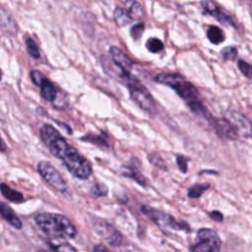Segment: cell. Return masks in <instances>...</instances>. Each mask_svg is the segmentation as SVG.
Listing matches in <instances>:
<instances>
[{"instance_id":"6da1fadb","label":"cell","mask_w":252,"mask_h":252,"mask_svg":"<svg viewBox=\"0 0 252 252\" xmlns=\"http://www.w3.org/2000/svg\"><path fill=\"white\" fill-rule=\"evenodd\" d=\"M39 135L49 152L62 160L72 175L79 179H88L91 176L92 163L77 149L70 146L55 127L43 124Z\"/></svg>"},{"instance_id":"7a4b0ae2","label":"cell","mask_w":252,"mask_h":252,"mask_svg":"<svg viewBox=\"0 0 252 252\" xmlns=\"http://www.w3.org/2000/svg\"><path fill=\"white\" fill-rule=\"evenodd\" d=\"M34 221L52 238H73L77 234V229L71 220L60 214L40 213L35 216Z\"/></svg>"},{"instance_id":"3957f363","label":"cell","mask_w":252,"mask_h":252,"mask_svg":"<svg viewBox=\"0 0 252 252\" xmlns=\"http://www.w3.org/2000/svg\"><path fill=\"white\" fill-rule=\"evenodd\" d=\"M32 82L40 89L41 96L51 102L54 107L58 109H64L68 106V96L62 90L57 89L53 83H51L41 72L32 70L30 74Z\"/></svg>"},{"instance_id":"277c9868","label":"cell","mask_w":252,"mask_h":252,"mask_svg":"<svg viewBox=\"0 0 252 252\" xmlns=\"http://www.w3.org/2000/svg\"><path fill=\"white\" fill-rule=\"evenodd\" d=\"M154 80L158 84H162L173 89L179 96L187 101V103L199 100L198 92L195 87L178 74L159 73Z\"/></svg>"},{"instance_id":"5b68a950","label":"cell","mask_w":252,"mask_h":252,"mask_svg":"<svg viewBox=\"0 0 252 252\" xmlns=\"http://www.w3.org/2000/svg\"><path fill=\"white\" fill-rule=\"evenodd\" d=\"M126 86L129 90L130 97L138 104L140 108L147 111L150 114H155L157 112L156 101L151 95L150 92L137 80L134 76H132L127 82Z\"/></svg>"},{"instance_id":"8992f818","label":"cell","mask_w":252,"mask_h":252,"mask_svg":"<svg viewBox=\"0 0 252 252\" xmlns=\"http://www.w3.org/2000/svg\"><path fill=\"white\" fill-rule=\"evenodd\" d=\"M141 212L160 227L170 228L174 230H190L188 223L184 221H178L172 216L163 213L159 210H157L155 208H152L148 205H143L141 207Z\"/></svg>"},{"instance_id":"52a82bcc","label":"cell","mask_w":252,"mask_h":252,"mask_svg":"<svg viewBox=\"0 0 252 252\" xmlns=\"http://www.w3.org/2000/svg\"><path fill=\"white\" fill-rule=\"evenodd\" d=\"M220 244V238L215 230L201 228L197 231L196 242L189 249L192 252H219Z\"/></svg>"},{"instance_id":"ba28073f","label":"cell","mask_w":252,"mask_h":252,"mask_svg":"<svg viewBox=\"0 0 252 252\" xmlns=\"http://www.w3.org/2000/svg\"><path fill=\"white\" fill-rule=\"evenodd\" d=\"M37 170L45 182L59 192L67 191V183L60 172L48 161L41 160L37 164Z\"/></svg>"},{"instance_id":"9c48e42d","label":"cell","mask_w":252,"mask_h":252,"mask_svg":"<svg viewBox=\"0 0 252 252\" xmlns=\"http://www.w3.org/2000/svg\"><path fill=\"white\" fill-rule=\"evenodd\" d=\"M95 232L111 246H120L123 237L121 233L110 223L102 220H96L94 222Z\"/></svg>"},{"instance_id":"30bf717a","label":"cell","mask_w":252,"mask_h":252,"mask_svg":"<svg viewBox=\"0 0 252 252\" xmlns=\"http://www.w3.org/2000/svg\"><path fill=\"white\" fill-rule=\"evenodd\" d=\"M109 55L114 63V65L119 69L121 74L123 75V83H126L128 79L132 77L131 71L133 67L132 60L118 47L111 46L109 48Z\"/></svg>"},{"instance_id":"8fae6325","label":"cell","mask_w":252,"mask_h":252,"mask_svg":"<svg viewBox=\"0 0 252 252\" xmlns=\"http://www.w3.org/2000/svg\"><path fill=\"white\" fill-rule=\"evenodd\" d=\"M225 119L234 127L236 132L245 137L252 136V123L240 112L228 110L225 113Z\"/></svg>"},{"instance_id":"7c38bea8","label":"cell","mask_w":252,"mask_h":252,"mask_svg":"<svg viewBox=\"0 0 252 252\" xmlns=\"http://www.w3.org/2000/svg\"><path fill=\"white\" fill-rule=\"evenodd\" d=\"M0 29L11 35L17 34L19 27L12 14L0 4Z\"/></svg>"},{"instance_id":"4fadbf2b","label":"cell","mask_w":252,"mask_h":252,"mask_svg":"<svg viewBox=\"0 0 252 252\" xmlns=\"http://www.w3.org/2000/svg\"><path fill=\"white\" fill-rule=\"evenodd\" d=\"M202 8L205 13L212 15L215 17L219 22H221L223 25H231L232 22L228 15H226L220 7H219L215 2L212 1H202L201 2Z\"/></svg>"},{"instance_id":"5bb4252c","label":"cell","mask_w":252,"mask_h":252,"mask_svg":"<svg viewBox=\"0 0 252 252\" xmlns=\"http://www.w3.org/2000/svg\"><path fill=\"white\" fill-rule=\"evenodd\" d=\"M216 132L221 136V137H225L228 139H235L237 138V132L234 129V127L225 119V118H221V119H216L214 118V120L211 123Z\"/></svg>"},{"instance_id":"9a60e30c","label":"cell","mask_w":252,"mask_h":252,"mask_svg":"<svg viewBox=\"0 0 252 252\" xmlns=\"http://www.w3.org/2000/svg\"><path fill=\"white\" fill-rule=\"evenodd\" d=\"M0 216L13 227L20 229L22 228V221L15 214V212L6 204L0 203Z\"/></svg>"},{"instance_id":"2e32d148","label":"cell","mask_w":252,"mask_h":252,"mask_svg":"<svg viewBox=\"0 0 252 252\" xmlns=\"http://www.w3.org/2000/svg\"><path fill=\"white\" fill-rule=\"evenodd\" d=\"M1 194L12 203H21L24 201V196L21 192L11 188L6 183H0Z\"/></svg>"},{"instance_id":"e0dca14e","label":"cell","mask_w":252,"mask_h":252,"mask_svg":"<svg viewBox=\"0 0 252 252\" xmlns=\"http://www.w3.org/2000/svg\"><path fill=\"white\" fill-rule=\"evenodd\" d=\"M48 244L54 252H79L73 245L62 240V238H51Z\"/></svg>"},{"instance_id":"ac0fdd59","label":"cell","mask_w":252,"mask_h":252,"mask_svg":"<svg viewBox=\"0 0 252 252\" xmlns=\"http://www.w3.org/2000/svg\"><path fill=\"white\" fill-rule=\"evenodd\" d=\"M113 18L118 27H124L132 22L127 10L122 7H116L113 12Z\"/></svg>"},{"instance_id":"d6986e66","label":"cell","mask_w":252,"mask_h":252,"mask_svg":"<svg viewBox=\"0 0 252 252\" xmlns=\"http://www.w3.org/2000/svg\"><path fill=\"white\" fill-rule=\"evenodd\" d=\"M126 5H128V7H126L125 9L127 10V12H128L132 21L142 19L143 15H144V11H143V8H142V6L139 2L129 1V2H126Z\"/></svg>"},{"instance_id":"ffe728a7","label":"cell","mask_w":252,"mask_h":252,"mask_svg":"<svg viewBox=\"0 0 252 252\" xmlns=\"http://www.w3.org/2000/svg\"><path fill=\"white\" fill-rule=\"evenodd\" d=\"M122 174L134 179L137 183H139L142 186H146V184H147V179L143 176V174L140 172V170L134 166H130V165L126 166V170H124Z\"/></svg>"},{"instance_id":"44dd1931","label":"cell","mask_w":252,"mask_h":252,"mask_svg":"<svg viewBox=\"0 0 252 252\" xmlns=\"http://www.w3.org/2000/svg\"><path fill=\"white\" fill-rule=\"evenodd\" d=\"M207 36L209 40L215 44H219L224 40V33L217 26H212L209 28L207 32Z\"/></svg>"},{"instance_id":"7402d4cb","label":"cell","mask_w":252,"mask_h":252,"mask_svg":"<svg viewBox=\"0 0 252 252\" xmlns=\"http://www.w3.org/2000/svg\"><path fill=\"white\" fill-rule=\"evenodd\" d=\"M26 45H27L28 52L32 57H33V58H39L40 57L39 48H38L37 44L35 43V41L32 38L27 37L26 38Z\"/></svg>"},{"instance_id":"603a6c76","label":"cell","mask_w":252,"mask_h":252,"mask_svg":"<svg viewBox=\"0 0 252 252\" xmlns=\"http://www.w3.org/2000/svg\"><path fill=\"white\" fill-rule=\"evenodd\" d=\"M209 187V184H196L192 187L189 188L188 190V197L189 198H192V199H196V198H199L203 192L205 190H207V188Z\"/></svg>"},{"instance_id":"cb8c5ba5","label":"cell","mask_w":252,"mask_h":252,"mask_svg":"<svg viewBox=\"0 0 252 252\" xmlns=\"http://www.w3.org/2000/svg\"><path fill=\"white\" fill-rule=\"evenodd\" d=\"M146 46L153 53H157L163 49V43L158 38H156V37L149 38L146 43Z\"/></svg>"},{"instance_id":"d4e9b609","label":"cell","mask_w":252,"mask_h":252,"mask_svg":"<svg viewBox=\"0 0 252 252\" xmlns=\"http://www.w3.org/2000/svg\"><path fill=\"white\" fill-rule=\"evenodd\" d=\"M220 55L224 60H234L237 55V49L233 46H227L224 47L220 51Z\"/></svg>"},{"instance_id":"484cf974","label":"cell","mask_w":252,"mask_h":252,"mask_svg":"<svg viewBox=\"0 0 252 252\" xmlns=\"http://www.w3.org/2000/svg\"><path fill=\"white\" fill-rule=\"evenodd\" d=\"M237 66L239 68V70L241 71V73L246 76L247 78L252 79V65H250L249 63H247L244 60H238L237 62Z\"/></svg>"},{"instance_id":"4316f807","label":"cell","mask_w":252,"mask_h":252,"mask_svg":"<svg viewBox=\"0 0 252 252\" xmlns=\"http://www.w3.org/2000/svg\"><path fill=\"white\" fill-rule=\"evenodd\" d=\"M107 194V188L102 185V184H95L92 190H91V195L94 197V198H97V197H100V196H105Z\"/></svg>"},{"instance_id":"83f0119b","label":"cell","mask_w":252,"mask_h":252,"mask_svg":"<svg viewBox=\"0 0 252 252\" xmlns=\"http://www.w3.org/2000/svg\"><path fill=\"white\" fill-rule=\"evenodd\" d=\"M149 160L156 166L159 167V168H162V169H166V166H165V162L163 161V159L161 158L160 156H158V154L156 153H153L151 155H149Z\"/></svg>"},{"instance_id":"f1b7e54d","label":"cell","mask_w":252,"mask_h":252,"mask_svg":"<svg viewBox=\"0 0 252 252\" xmlns=\"http://www.w3.org/2000/svg\"><path fill=\"white\" fill-rule=\"evenodd\" d=\"M144 30H145V26H144L143 23L136 24L131 29V35H132V37L134 39H139L142 36Z\"/></svg>"},{"instance_id":"f546056e","label":"cell","mask_w":252,"mask_h":252,"mask_svg":"<svg viewBox=\"0 0 252 252\" xmlns=\"http://www.w3.org/2000/svg\"><path fill=\"white\" fill-rule=\"evenodd\" d=\"M176 162L178 164L179 169L182 172H186L187 171V162H188V158H185L184 156H177L176 157Z\"/></svg>"},{"instance_id":"4dcf8cb0","label":"cell","mask_w":252,"mask_h":252,"mask_svg":"<svg viewBox=\"0 0 252 252\" xmlns=\"http://www.w3.org/2000/svg\"><path fill=\"white\" fill-rule=\"evenodd\" d=\"M209 216H210L213 220H215L216 221H221L222 219H223L222 214H221L220 212H219V211H213V212H211V213L209 214Z\"/></svg>"},{"instance_id":"1f68e13d","label":"cell","mask_w":252,"mask_h":252,"mask_svg":"<svg viewBox=\"0 0 252 252\" xmlns=\"http://www.w3.org/2000/svg\"><path fill=\"white\" fill-rule=\"evenodd\" d=\"M94 252H110V251L105 246H103L101 244H97L94 246Z\"/></svg>"},{"instance_id":"d6a6232c","label":"cell","mask_w":252,"mask_h":252,"mask_svg":"<svg viewBox=\"0 0 252 252\" xmlns=\"http://www.w3.org/2000/svg\"><path fill=\"white\" fill-rule=\"evenodd\" d=\"M6 150H7V146L5 142L2 140V138L0 137V152H5Z\"/></svg>"},{"instance_id":"836d02e7","label":"cell","mask_w":252,"mask_h":252,"mask_svg":"<svg viewBox=\"0 0 252 252\" xmlns=\"http://www.w3.org/2000/svg\"><path fill=\"white\" fill-rule=\"evenodd\" d=\"M1 78H2V72H1V70H0V81H1Z\"/></svg>"}]
</instances>
